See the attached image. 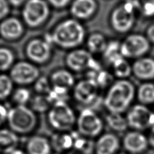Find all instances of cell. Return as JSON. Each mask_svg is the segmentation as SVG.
Segmentation results:
<instances>
[{
	"label": "cell",
	"instance_id": "d590c367",
	"mask_svg": "<svg viewBox=\"0 0 154 154\" xmlns=\"http://www.w3.org/2000/svg\"><path fill=\"white\" fill-rule=\"evenodd\" d=\"M8 110L3 104L0 103V126L7 121V117Z\"/></svg>",
	"mask_w": 154,
	"mask_h": 154
},
{
	"label": "cell",
	"instance_id": "83f0119b",
	"mask_svg": "<svg viewBox=\"0 0 154 154\" xmlns=\"http://www.w3.org/2000/svg\"><path fill=\"white\" fill-rule=\"evenodd\" d=\"M114 73L119 78H126L131 75L132 69L129 63L124 57H121L113 63Z\"/></svg>",
	"mask_w": 154,
	"mask_h": 154
},
{
	"label": "cell",
	"instance_id": "ffe728a7",
	"mask_svg": "<svg viewBox=\"0 0 154 154\" xmlns=\"http://www.w3.org/2000/svg\"><path fill=\"white\" fill-rule=\"evenodd\" d=\"M19 137L10 129H0V153L9 152L18 147Z\"/></svg>",
	"mask_w": 154,
	"mask_h": 154
},
{
	"label": "cell",
	"instance_id": "603a6c76",
	"mask_svg": "<svg viewBox=\"0 0 154 154\" xmlns=\"http://www.w3.org/2000/svg\"><path fill=\"white\" fill-rule=\"evenodd\" d=\"M88 50L91 54H99L105 51L107 43L101 33H94L90 35L86 42Z\"/></svg>",
	"mask_w": 154,
	"mask_h": 154
},
{
	"label": "cell",
	"instance_id": "f1b7e54d",
	"mask_svg": "<svg viewBox=\"0 0 154 154\" xmlns=\"http://www.w3.org/2000/svg\"><path fill=\"white\" fill-rule=\"evenodd\" d=\"M120 45L116 42H111L107 44L103 54L105 59L108 62L113 64L114 61L119 58L123 57L120 52Z\"/></svg>",
	"mask_w": 154,
	"mask_h": 154
},
{
	"label": "cell",
	"instance_id": "d6a6232c",
	"mask_svg": "<svg viewBox=\"0 0 154 154\" xmlns=\"http://www.w3.org/2000/svg\"><path fill=\"white\" fill-rule=\"evenodd\" d=\"M141 10L146 17L154 15V0H145L141 5Z\"/></svg>",
	"mask_w": 154,
	"mask_h": 154
},
{
	"label": "cell",
	"instance_id": "7a4b0ae2",
	"mask_svg": "<svg viewBox=\"0 0 154 154\" xmlns=\"http://www.w3.org/2000/svg\"><path fill=\"white\" fill-rule=\"evenodd\" d=\"M9 128L18 135H26L38 126L37 113L26 105H15L8 110L7 117Z\"/></svg>",
	"mask_w": 154,
	"mask_h": 154
},
{
	"label": "cell",
	"instance_id": "ab89813d",
	"mask_svg": "<svg viewBox=\"0 0 154 154\" xmlns=\"http://www.w3.org/2000/svg\"><path fill=\"white\" fill-rule=\"evenodd\" d=\"M150 142L151 143V145L154 146V125H153L152 132H151V136H150Z\"/></svg>",
	"mask_w": 154,
	"mask_h": 154
},
{
	"label": "cell",
	"instance_id": "60d3db41",
	"mask_svg": "<svg viewBox=\"0 0 154 154\" xmlns=\"http://www.w3.org/2000/svg\"><path fill=\"white\" fill-rule=\"evenodd\" d=\"M64 154H79L78 151H69L68 152H66Z\"/></svg>",
	"mask_w": 154,
	"mask_h": 154
},
{
	"label": "cell",
	"instance_id": "8fae6325",
	"mask_svg": "<svg viewBox=\"0 0 154 154\" xmlns=\"http://www.w3.org/2000/svg\"><path fill=\"white\" fill-rule=\"evenodd\" d=\"M148 39L139 34L129 35L120 45V52L124 58H139L149 50Z\"/></svg>",
	"mask_w": 154,
	"mask_h": 154
},
{
	"label": "cell",
	"instance_id": "4fadbf2b",
	"mask_svg": "<svg viewBox=\"0 0 154 154\" xmlns=\"http://www.w3.org/2000/svg\"><path fill=\"white\" fill-rule=\"evenodd\" d=\"M25 24L15 17H8L0 21V37L8 42H15L25 33Z\"/></svg>",
	"mask_w": 154,
	"mask_h": 154
},
{
	"label": "cell",
	"instance_id": "2e32d148",
	"mask_svg": "<svg viewBox=\"0 0 154 154\" xmlns=\"http://www.w3.org/2000/svg\"><path fill=\"white\" fill-rule=\"evenodd\" d=\"M52 150L50 140L41 135H34L26 143V154H51Z\"/></svg>",
	"mask_w": 154,
	"mask_h": 154
},
{
	"label": "cell",
	"instance_id": "74e56055",
	"mask_svg": "<svg viewBox=\"0 0 154 154\" xmlns=\"http://www.w3.org/2000/svg\"><path fill=\"white\" fill-rule=\"evenodd\" d=\"M147 34L148 39L154 43V24L148 28Z\"/></svg>",
	"mask_w": 154,
	"mask_h": 154
},
{
	"label": "cell",
	"instance_id": "52a82bcc",
	"mask_svg": "<svg viewBox=\"0 0 154 154\" xmlns=\"http://www.w3.org/2000/svg\"><path fill=\"white\" fill-rule=\"evenodd\" d=\"M52 46L45 38H31L25 45V55L28 60L36 65L46 64L52 57Z\"/></svg>",
	"mask_w": 154,
	"mask_h": 154
},
{
	"label": "cell",
	"instance_id": "4316f807",
	"mask_svg": "<svg viewBox=\"0 0 154 154\" xmlns=\"http://www.w3.org/2000/svg\"><path fill=\"white\" fill-rule=\"evenodd\" d=\"M12 100L16 105H26L30 102L31 99V93L25 86H20L14 90L12 92Z\"/></svg>",
	"mask_w": 154,
	"mask_h": 154
},
{
	"label": "cell",
	"instance_id": "277c9868",
	"mask_svg": "<svg viewBox=\"0 0 154 154\" xmlns=\"http://www.w3.org/2000/svg\"><path fill=\"white\" fill-rule=\"evenodd\" d=\"M48 121L54 131L67 132L72 131L75 126L77 117L67 102H60L52 105L48 111Z\"/></svg>",
	"mask_w": 154,
	"mask_h": 154
},
{
	"label": "cell",
	"instance_id": "7c38bea8",
	"mask_svg": "<svg viewBox=\"0 0 154 154\" xmlns=\"http://www.w3.org/2000/svg\"><path fill=\"white\" fill-rule=\"evenodd\" d=\"M99 86L90 79H82L75 83L73 95L77 102L82 105L93 103L98 96Z\"/></svg>",
	"mask_w": 154,
	"mask_h": 154
},
{
	"label": "cell",
	"instance_id": "30bf717a",
	"mask_svg": "<svg viewBox=\"0 0 154 154\" xmlns=\"http://www.w3.org/2000/svg\"><path fill=\"white\" fill-rule=\"evenodd\" d=\"M77 131L84 137H93L99 134L103 128V123L93 110L86 108L77 118Z\"/></svg>",
	"mask_w": 154,
	"mask_h": 154
},
{
	"label": "cell",
	"instance_id": "3957f363",
	"mask_svg": "<svg viewBox=\"0 0 154 154\" xmlns=\"http://www.w3.org/2000/svg\"><path fill=\"white\" fill-rule=\"evenodd\" d=\"M134 96L133 85L128 80L122 79L111 87L105 99V105L111 113H119L128 107Z\"/></svg>",
	"mask_w": 154,
	"mask_h": 154
},
{
	"label": "cell",
	"instance_id": "cb8c5ba5",
	"mask_svg": "<svg viewBox=\"0 0 154 154\" xmlns=\"http://www.w3.org/2000/svg\"><path fill=\"white\" fill-rule=\"evenodd\" d=\"M29 103H30V108L36 113L48 111L52 107L51 103L50 102L47 95L44 94H38L31 98Z\"/></svg>",
	"mask_w": 154,
	"mask_h": 154
},
{
	"label": "cell",
	"instance_id": "f35d334b",
	"mask_svg": "<svg viewBox=\"0 0 154 154\" xmlns=\"http://www.w3.org/2000/svg\"><path fill=\"white\" fill-rule=\"evenodd\" d=\"M4 154H26V151L21 150V149H18L17 147V148L14 149L9 151V152L5 153Z\"/></svg>",
	"mask_w": 154,
	"mask_h": 154
},
{
	"label": "cell",
	"instance_id": "8992f818",
	"mask_svg": "<svg viewBox=\"0 0 154 154\" xmlns=\"http://www.w3.org/2000/svg\"><path fill=\"white\" fill-rule=\"evenodd\" d=\"M65 63L69 70L74 72L100 70L99 64L91 53L79 48L70 50L65 57Z\"/></svg>",
	"mask_w": 154,
	"mask_h": 154
},
{
	"label": "cell",
	"instance_id": "4dcf8cb0",
	"mask_svg": "<svg viewBox=\"0 0 154 154\" xmlns=\"http://www.w3.org/2000/svg\"><path fill=\"white\" fill-rule=\"evenodd\" d=\"M107 120L109 125L116 131H122L126 128V122L119 113H111L107 116Z\"/></svg>",
	"mask_w": 154,
	"mask_h": 154
},
{
	"label": "cell",
	"instance_id": "f546056e",
	"mask_svg": "<svg viewBox=\"0 0 154 154\" xmlns=\"http://www.w3.org/2000/svg\"><path fill=\"white\" fill-rule=\"evenodd\" d=\"M139 100L144 103H151L154 102V84L145 83L139 87L138 91Z\"/></svg>",
	"mask_w": 154,
	"mask_h": 154
},
{
	"label": "cell",
	"instance_id": "836d02e7",
	"mask_svg": "<svg viewBox=\"0 0 154 154\" xmlns=\"http://www.w3.org/2000/svg\"><path fill=\"white\" fill-rule=\"evenodd\" d=\"M10 7L8 0H0V21L8 17Z\"/></svg>",
	"mask_w": 154,
	"mask_h": 154
},
{
	"label": "cell",
	"instance_id": "484cf974",
	"mask_svg": "<svg viewBox=\"0 0 154 154\" xmlns=\"http://www.w3.org/2000/svg\"><path fill=\"white\" fill-rule=\"evenodd\" d=\"M14 82L9 75L0 73V100H6L14 91Z\"/></svg>",
	"mask_w": 154,
	"mask_h": 154
},
{
	"label": "cell",
	"instance_id": "8d00e7d4",
	"mask_svg": "<svg viewBox=\"0 0 154 154\" xmlns=\"http://www.w3.org/2000/svg\"><path fill=\"white\" fill-rule=\"evenodd\" d=\"M26 1L27 0H8L10 6L14 8H19L23 6Z\"/></svg>",
	"mask_w": 154,
	"mask_h": 154
},
{
	"label": "cell",
	"instance_id": "9c48e42d",
	"mask_svg": "<svg viewBox=\"0 0 154 154\" xmlns=\"http://www.w3.org/2000/svg\"><path fill=\"white\" fill-rule=\"evenodd\" d=\"M139 4L132 2H126L117 8L111 14L113 27L119 33H126L133 26L135 21V8Z\"/></svg>",
	"mask_w": 154,
	"mask_h": 154
},
{
	"label": "cell",
	"instance_id": "e0dca14e",
	"mask_svg": "<svg viewBox=\"0 0 154 154\" xmlns=\"http://www.w3.org/2000/svg\"><path fill=\"white\" fill-rule=\"evenodd\" d=\"M49 79L52 87L70 90L75 84V79L73 73L70 70L65 69H59L54 71Z\"/></svg>",
	"mask_w": 154,
	"mask_h": 154
},
{
	"label": "cell",
	"instance_id": "1f68e13d",
	"mask_svg": "<svg viewBox=\"0 0 154 154\" xmlns=\"http://www.w3.org/2000/svg\"><path fill=\"white\" fill-rule=\"evenodd\" d=\"M52 88L50 79L46 77H39L34 83V89L38 94L47 95Z\"/></svg>",
	"mask_w": 154,
	"mask_h": 154
},
{
	"label": "cell",
	"instance_id": "5bb4252c",
	"mask_svg": "<svg viewBox=\"0 0 154 154\" xmlns=\"http://www.w3.org/2000/svg\"><path fill=\"white\" fill-rule=\"evenodd\" d=\"M97 9L95 0H73L70 4V13L72 18L78 20L89 19Z\"/></svg>",
	"mask_w": 154,
	"mask_h": 154
},
{
	"label": "cell",
	"instance_id": "e575fe53",
	"mask_svg": "<svg viewBox=\"0 0 154 154\" xmlns=\"http://www.w3.org/2000/svg\"><path fill=\"white\" fill-rule=\"evenodd\" d=\"M50 6L56 9H63L70 5L73 0H46Z\"/></svg>",
	"mask_w": 154,
	"mask_h": 154
},
{
	"label": "cell",
	"instance_id": "d6986e66",
	"mask_svg": "<svg viewBox=\"0 0 154 154\" xmlns=\"http://www.w3.org/2000/svg\"><path fill=\"white\" fill-rule=\"evenodd\" d=\"M52 149L58 153H66L73 147V138L71 132H57L50 140Z\"/></svg>",
	"mask_w": 154,
	"mask_h": 154
},
{
	"label": "cell",
	"instance_id": "d4e9b609",
	"mask_svg": "<svg viewBox=\"0 0 154 154\" xmlns=\"http://www.w3.org/2000/svg\"><path fill=\"white\" fill-rule=\"evenodd\" d=\"M14 63V52L9 48L0 47V72L10 70Z\"/></svg>",
	"mask_w": 154,
	"mask_h": 154
},
{
	"label": "cell",
	"instance_id": "44dd1931",
	"mask_svg": "<svg viewBox=\"0 0 154 154\" xmlns=\"http://www.w3.org/2000/svg\"><path fill=\"white\" fill-rule=\"evenodd\" d=\"M118 147V140L113 134L101 137L95 146L97 154H113Z\"/></svg>",
	"mask_w": 154,
	"mask_h": 154
},
{
	"label": "cell",
	"instance_id": "9a60e30c",
	"mask_svg": "<svg viewBox=\"0 0 154 154\" xmlns=\"http://www.w3.org/2000/svg\"><path fill=\"white\" fill-rule=\"evenodd\" d=\"M151 116L152 113L147 108L143 105H137L129 112L128 122L130 125L134 128L143 129L151 125Z\"/></svg>",
	"mask_w": 154,
	"mask_h": 154
},
{
	"label": "cell",
	"instance_id": "ba28073f",
	"mask_svg": "<svg viewBox=\"0 0 154 154\" xmlns=\"http://www.w3.org/2000/svg\"><path fill=\"white\" fill-rule=\"evenodd\" d=\"M9 75L14 84L19 86H26L34 84L40 77L38 66L29 60L15 63L10 69Z\"/></svg>",
	"mask_w": 154,
	"mask_h": 154
},
{
	"label": "cell",
	"instance_id": "6da1fadb",
	"mask_svg": "<svg viewBox=\"0 0 154 154\" xmlns=\"http://www.w3.org/2000/svg\"><path fill=\"white\" fill-rule=\"evenodd\" d=\"M50 44L60 48H78L86 39V29L79 20L67 18L58 23L50 33L44 37Z\"/></svg>",
	"mask_w": 154,
	"mask_h": 154
},
{
	"label": "cell",
	"instance_id": "ac0fdd59",
	"mask_svg": "<svg viewBox=\"0 0 154 154\" xmlns=\"http://www.w3.org/2000/svg\"><path fill=\"white\" fill-rule=\"evenodd\" d=\"M132 72L138 78L149 80L154 78V60L151 58H140L134 63Z\"/></svg>",
	"mask_w": 154,
	"mask_h": 154
},
{
	"label": "cell",
	"instance_id": "7402d4cb",
	"mask_svg": "<svg viewBox=\"0 0 154 154\" xmlns=\"http://www.w3.org/2000/svg\"><path fill=\"white\" fill-rule=\"evenodd\" d=\"M124 145L129 151L139 152L146 147L147 140L143 134L139 132H131L127 134L124 139Z\"/></svg>",
	"mask_w": 154,
	"mask_h": 154
},
{
	"label": "cell",
	"instance_id": "5b68a950",
	"mask_svg": "<svg viewBox=\"0 0 154 154\" xmlns=\"http://www.w3.org/2000/svg\"><path fill=\"white\" fill-rule=\"evenodd\" d=\"M50 14V6L46 0H27L23 6V22L31 29L44 25Z\"/></svg>",
	"mask_w": 154,
	"mask_h": 154
}]
</instances>
